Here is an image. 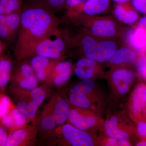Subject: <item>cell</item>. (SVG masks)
I'll list each match as a JSON object with an SVG mask.
<instances>
[{
	"label": "cell",
	"instance_id": "cell-12",
	"mask_svg": "<svg viewBox=\"0 0 146 146\" xmlns=\"http://www.w3.org/2000/svg\"><path fill=\"white\" fill-rule=\"evenodd\" d=\"M31 58L30 64L34 70L37 80L40 81L45 80L56 63L58 61L39 55L34 56Z\"/></svg>",
	"mask_w": 146,
	"mask_h": 146
},
{
	"label": "cell",
	"instance_id": "cell-20",
	"mask_svg": "<svg viewBox=\"0 0 146 146\" xmlns=\"http://www.w3.org/2000/svg\"><path fill=\"white\" fill-rule=\"evenodd\" d=\"M145 87L143 84H140L137 86L133 92L131 109L134 114L141 113L145 107L143 91Z\"/></svg>",
	"mask_w": 146,
	"mask_h": 146
},
{
	"label": "cell",
	"instance_id": "cell-10",
	"mask_svg": "<svg viewBox=\"0 0 146 146\" xmlns=\"http://www.w3.org/2000/svg\"><path fill=\"white\" fill-rule=\"evenodd\" d=\"M110 75L117 92L121 95L127 93L129 90V85L134 79L133 73L124 68L114 69L110 71Z\"/></svg>",
	"mask_w": 146,
	"mask_h": 146
},
{
	"label": "cell",
	"instance_id": "cell-33",
	"mask_svg": "<svg viewBox=\"0 0 146 146\" xmlns=\"http://www.w3.org/2000/svg\"><path fill=\"white\" fill-rule=\"evenodd\" d=\"M6 128L0 123V146H5L8 138Z\"/></svg>",
	"mask_w": 146,
	"mask_h": 146
},
{
	"label": "cell",
	"instance_id": "cell-34",
	"mask_svg": "<svg viewBox=\"0 0 146 146\" xmlns=\"http://www.w3.org/2000/svg\"><path fill=\"white\" fill-rule=\"evenodd\" d=\"M79 0H65L64 7L68 10H70L75 8L81 4Z\"/></svg>",
	"mask_w": 146,
	"mask_h": 146
},
{
	"label": "cell",
	"instance_id": "cell-28",
	"mask_svg": "<svg viewBox=\"0 0 146 146\" xmlns=\"http://www.w3.org/2000/svg\"><path fill=\"white\" fill-rule=\"evenodd\" d=\"M23 5V0H9L6 5L5 14L13 13H21Z\"/></svg>",
	"mask_w": 146,
	"mask_h": 146
},
{
	"label": "cell",
	"instance_id": "cell-37",
	"mask_svg": "<svg viewBox=\"0 0 146 146\" xmlns=\"http://www.w3.org/2000/svg\"><path fill=\"white\" fill-rule=\"evenodd\" d=\"M7 49V46L4 42L0 39V56Z\"/></svg>",
	"mask_w": 146,
	"mask_h": 146
},
{
	"label": "cell",
	"instance_id": "cell-30",
	"mask_svg": "<svg viewBox=\"0 0 146 146\" xmlns=\"http://www.w3.org/2000/svg\"><path fill=\"white\" fill-rule=\"evenodd\" d=\"M137 70L140 75L146 80V55H142L137 62Z\"/></svg>",
	"mask_w": 146,
	"mask_h": 146
},
{
	"label": "cell",
	"instance_id": "cell-45",
	"mask_svg": "<svg viewBox=\"0 0 146 146\" xmlns=\"http://www.w3.org/2000/svg\"><path fill=\"white\" fill-rule=\"evenodd\" d=\"M8 1L9 0H0V3H1L5 7L7 3H8Z\"/></svg>",
	"mask_w": 146,
	"mask_h": 146
},
{
	"label": "cell",
	"instance_id": "cell-40",
	"mask_svg": "<svg viewBox=\"0 0 146 146\" xmlns=\"http://www.w3.org/2000/svg\"><path fill=\"white\" fill-rule=\"evenodd\" d=\"M6 18V14H0V25L5 24Z\"/></svg>",
	"mask_w": 146,
	"mask_h": 146
},
{
	"label": "cell",
	"instance_id": "cell-14",
	"mask_svg": "<svg viewBox=\"0 0 146 146\" xmlns=\"http://www.w3.org/2000/svg\"><path fill=\"white\" fill-rule=\"evenodd\" d=\"M52 112L56 125H63L68 119L70 108L68 100L58 97L52 100L48 104Z\"/></svg>",
	"mask_w": 146,
	"mask_h": 146
},
{
	"label": "cell",
	"instance_id": "cell-43",
	"mask_svg": "<svg viewBox=\"0 0 146 146\" xmlns=\"http://www.w3.org/2000/svg\"><path fill=\"white\" fill-rule=\"evenodd\" d=\"M137 146H146V141H143L137 144Z\"/></svg>",
	"mask_w": 146,
	"mask_h": 146
},
{
	"label": "cell",
	"instance_id": "cell-26",
	"mask_svg": "<svg viewBox=\"0 0 146 146\" xmlns=\"http://www.w3.org/2000/svg\"><path fill=\"white\" fill-rule=\"evenodd\" d=\"M30 96L32 101L38 106H40L46 98V94L42 87H36L30 91Z\"/></svg>",
	"mask_w": 146,
	"mask_h": 146
},
{
	"label": "cell",
	"instance_id": "cell-8",
	"mask_svg": "<svg viewBox=\"0 0 146 146\" xmlns=\"http://www.w3.org/2000/svg\"><path fill=\"white\" fill-rule=\"evenodd\" d=\"M110 7V0H87L75 8L68 10L84 15L97 16L108 13Z\"/></svg>",
	"mask_w": 146,
	"mask_h": 146
},
{
	"label": "cell",
	"instance_id": "cell-19",
	"mask_svg": "<svg viewBox=\"0 0 146 146\" xmlns=\"http://www.w3.org/2000/svg\"><path fill=\"white\" fill-rule=\"evenodd\" d=\"M42 131L46 133H55L56 126L54 116L48 105H47L42 113L40 122Z\"/></svg>",
	"mask_w": 146,
	"mask_h": 146
},
{
	"label": "cell",
	"instance_id": "cell-3",
	"mask_svg": "<svg viewBox=\"0 0 146 146\" xmlns=\"http://www.w3.org/2000/svg\"><path fill=\"white\" fill-rule=\"evenodd\" d=\"M66 18L75 25L100 38L123 39L127 30L112 15L89 16L67 10Z\"/></svg>",
	"mask_w": 146,
	"mask_h": 146
},
{
	"label": "cell",
	"instance_id": "cell-25",
	"mask_svg": "<svg viewBox=\"0 0 146 146\" xmlns=\"http://www.w3.org/2000/svg\"><path fill=\"white\" fill-rule=\"evenodd\" d=\"M95 86L94 82L91 79L83 80L73 87L70 92H78L90 95Z\"/></svg>",
	"mask_w": 146,
	"mask_h": 146
},
{
	"label": "cell",
	"instance_id": "cell-44",
	"mask_svg": "<svg viewBox=\"0 0 146 146\" xmlns=\"http://www.w3.org/2000/svg\"><path fill=\"white\" fill-rule=\"evenodd\" d=\"M143 95L144 97V100H145V106L146 108V87L144 89L143 91Z\"/></svg>",
	"mask_w": 146,
	"mask_h": 146
},
{
	"label": "cell",
	"instance_id": "cell-2",
	"mask_svg": "<svg viewBox=\"0 0 146 146\" xmlns=\"http://www.w3.org/2000/svg\"><path fill=\"white\" fill-rule=\"evenodd\" d=\"M60 27L70 52H74L100 63L107 62L115 51L125 44L123 39L100 38L75 25L66 18Z\"/></svg>",
	"mask_w": 146,
	"mask_h": 146
},
{
	"label": "cell",
	"instance_id": "cell-1",
	"mask_svg": "<svg viewBox=\"0 0 146 146\" xmlns=\"http://www.w3.org/2000/svg\"><path fill=\"white\" fill-rule=\"evenodd\" d=\"M44 3L31 0L23 5L21 26L14 49L17 60L28 58L37 42L46 36L62 22Z\"/></svg>",
	"mask_w": 146,
	"mask_h": 146
},
{
	"label": "cell",
	"instance_id": "cell-9",
	"mask_svg": "<svg viewBox=\"0 0 146 146\" xmlns=\"http://www.w3.org/2000/svg\"><path fill=\"white\" fill-rule=\"evenodd\" d=\"M36 129L33 126L24 125L9 133L5 146L26 145L35 138Z\"/></svg>",
	"mask_w": 146,
	"mask_h": 146
},
{
	"label": "cell",
	"instance_id": "cell-5",
	"mask_svg": "<svg viewBox=\"0 0 146 146\" xmlns=\"http://www.w3.org/2000/svg\"><path fill=\"white\" fill-rule=\"evenodd\" d=\"M59 134L65 141L73 146H92L94 141L89 133L80 130L70 124L63 125L60 126Z\"/></svg>",
	"mask_w": 146,
	"mask_h": 146
},
{
	"label": "cell",
	"instance_id": "cell-16",
	"mask_svg": "<svg viewBox=\"0 0 146 146\" xmlns=\"http://www.w3.org/2000/svg\"><path fill=\"white\" fill-rule=\"evenodd\" d=\"M125 36L128 44L134 50L141 52L146 49V30L145 29L138 27L127 31Z\"/></svg>",
	"mask_w": 146,
	"mask_h": 146
},
{
	"label": "cell",
	"instance_id": "cell-17",
	"mask_svg": "<svg viewBox=\"0 0 146 146\" xmlns=\"http://www.w3.org/2000/svg\"><path fill=\"white\" fill-rule=\"evenodd\" d=\"M13 69V62L10 58L3 55L0 56V92L1 93L11 79Z\"/></svg>",
	"mask_w": 146,
	"mask_h": 146
},
{
	"label": "cell",
	"instance_id": "cell-35",
	"mask_svg": "<svg viewBox=\"0 0 146 146\" xmlns=\"http://www.w3.org/2000/svg\"><path fill=\"white\" fill-rule=\"evenodd\" d=\"M137 130L139 135L146 136V123L140 122L138 123L137 126Z\"/></svg>",
	"mask_w": 146,
	"mask_h": 146
},
{
	"label": "cell",
	"instance_id": "cell-4",
	"mask_svg": "<svg viewBox=\"0 0 146 146\" xmlns=\"http://www.w3.org/2000/svg\"><path fill=\"white\" fill-rule=\"evenodd\" d=\"M70 52L60 25L36 43L27 58L39 55L54 60H63L67 54Z\"/></svg>",
	"mask_w": 146,
	"mask_h": 146
},
{
	"label": "cell",
	"instance_id": "cell-38",
	"mask_svg": "<svg viewBox=\"0 0 146 146\" xmlns=\"http://www.w3.org/2000/svg\"><path fill=\"white\" fill-rule=\"evenodd\" d=\"M138 27L146 30V16L141 18L138 22Z\"/></svg>",
	"mask_w": 146,
	"mask_h": 146
},
{
	"label": "cell",
	"instance_id": "cell-23",
	"mask_svg": "<svg viewBox=\"0 0 146 146\" xmlns=\"http://www.w3.org/2000/svg\"><path fill=\"white\" fill-rule=\"evenodd\" d=\"M13 85L12 86H18L20 89L31 91L37 87L38 80L35 74L24 78L11 79Z\"/></svg>",
	"mask_w": 146,
	"mask_h": 146
},
{
	"label": "cell",
	"instance_id": "cell-18",
	"mask_svg": "<svg viewBox=\"0 0 146 146\" xmlns=\"http://www.w3.org/2000/svg\"><path fill=\"white\" fill-rule=\"evenodd\" d=\"M118 123V118L115 116L111 117L109 119L106 121L104 124L106 133L109 138L118 140H127L129 137V134L119 128Z\"/></svg>",
	"mask_w": 146,
	"mask_h": 146
},
{
	"label": "cell",
	"instance_id": "cell-36",
	"mask_svg": "<svg viewBox=\"0 0 146 146\" xmlns=\"http://www.w3.org/2000/svg\"><path fill=\"white\" fill-rule=\"evenodd\" d=\"M105 145L107 146H119V140L114 139V138H109V139H108Z\"/></svg>",
	"mask_w": 146,
	"mask_h": 146
},
{
	"label": "cell",
	"instance_id": "cell-39",
	"mask_svg": "<svg viewBox=\"0 0 146 146\" xmlns=\"http://www.w3.org/2000/svg\"><path fill=\"white\" fill-rule=\"evenodd\" d=\"M119 146H129L130 144L127 140H119Z\"/></svg>",
	"mask_w": 146,
	"mask_h": 146
},
{
	"label": "cell",
	"instance_id": "cell-15",
	"mask_svg": "<svg viewBox=\"0 0 146 146\" xmlns=\"http://www.w3.org/2000/svg\"><path fill=\"white\" fill-rule=\"evenodd\" d=\"M136 59L135 53L125 44L116 50L114 54L106 62H108L110 66L116 68L133 63Z\"/></svg>",
	"mask_w": 146,
	"mask_h": 146
},
{
	"label": "cell",
	"instance_id": "cell-27",
	"mask_svg": "<svg viewBox=\"0 0 146 146\" xmlns=\"http://www.w3.org/2000/svg\"><path fill=\"white\" fill-rule=\"evenodd\" d=\"M15 107L7 96L0 93V119Z\"/></svg>",
	"mask_w": 146,
	"mask_h": 146
},
{
	"label": "cell",
	"instance_id": "cell-22",
	"mask_svg": "<svg viewBox=\"0 0 146 146\" xmlns=\"http://www.w3.org/2000/svg\"><path fill=\"white\" fill-rule=\"evenodd\" d=\"M16 108L27 116L29 119H33L38 110V106L31 100H19L17 102Z\"/></svg>",
	"mask_w": 146,
	"mask_h": 146
},
{
	"label": "cell",
	"instance_id": "cell-32",
	"mask_svg": "<svg viewBox=\"0 0 146 146\" xmlns=\"http://www.w3.org/2000/svg\"><path fill=\"white\" fill-rule=\"evenodd\" d=\"M133 8L139 12L146 13V0H131Z\"/></svg>",
	"mask_w": 146,
	"mask_h": 146
},
{
	"label": "cell",
	"instance_id": "cell-21",
	"mask_svg": "<svg viewBox=\"0 0 146 146\" xmlns=\"http://www.w3.org/2000/svg\"><path fill=\"white\" fill-rule=\"evenodd\" d=\"M89 95L78 92H70L69 102L76 107L81 109H88L91 106V102Z\"/></svg>",
	"mask_w": 146,
	"mask_h": 146
},
{
	"label": "cell",
	"instance_id": "cell-46",
	"mask_svg": "<svg viewBox=\"0 0 146 146\" xmlns=\"http://www.w3.org/2000/svg\"><path fill=\"white\" fill-rule=\"evenodd\" d=\"M39 1L43 2L44 3H45V2H46V0H39Z\"/></svg>",
	"mask_w": 146,
	"mask_h": 146
},
{
	"label": "cell",
	"instance_id": "cell-11",
	"mask_svg": "<svg viewBox=\"0 0 146 146\" xmlns=\"http://www.w3.org/2000/svg\"><path fill=\"white\" fill-rule=\"evenodd\" d=\"M70 109L68 120L71 125L81 130L85 131L96 125V118L83 112V109L78 108Z\"/></svg>",
	"mask_w": 146,
	"mask_h": 146
},
{
	"label": "cell",
	"instance_id": "cell-42",
	"mask_svg": "<svg viewBox=\"0 0 146 146\" xmlns=\"http://www.w3.org/2000/svg\"><path fill=\"white\" fill-rule=\"evenodd\" d=\"M116 3H125L129 2L131 0H112Z\"/></svg>",
	"mask_w": 146,
	"mask_h": 146
},
{
	"label": "cell",
	"instance_id": "cell-41",
	"mask_svg": "<svg viewBox=\"0 0 146 146\" xmlns=\"http://www.w3.org/2000/svg\"><path fill=\"white\" fill-rule=\"evenodd\" d=\"M5 7L0 3V14H5Z\"/></svg>",
	"mask_w": 146,
	"mask_h": 146
},
{
	"label": "cell",
	"instance_id": "cell-24",
	"mask_svg": "<svg viewBox=\"0 0 146 146\" xmlns=\"http://www.w3.org/2000/svg\"><path fill=\"white\" fill-rule=\"evenodd\" d=\"M21 14L13 13L7 15L5 25L7 27L13 38L18 33L21 26Z\"/></svg>",
	"mask_w": 146,
	"mask_h": 146
},
{
	"label": "cell",
	"instance_id": "cell-7",
	"mask_svg": "<svg viewBox=\"0 0 146 146\" xmlns=\"http://www.w3.org/2000/svg\"><path fill=\"white\" fill-rule=\"evenodd\" d=\"M101 63L87 58H81L76 62L74 68V73L81 79H91L101 74Z\"/></svg>",
	"mask_w": 146,
	"mask_h": 146
},
{
	"label": "cell",
	"instance_id": "cell-6",
	"mask_svg": "<svg viewBox=\"0 0 146 146\" xmlns=\"http://www.w3.org/2000/svg\"><path fill=\"white\" fill-rule=\"evenodd\" d=\"M72 70V65L70 61L58 60L45 81L57 87L62 86L70 77Z\"/></svg>",
	"mask_w": 146,
	"mask_h": 146
},
{
	"label": "cell",
	"instance_id": "cell-13",
	"mask_svg": "<svg viewBox=\"0 0 146 146\" xmlns=\"http://www.w3.org/2000/svg\"><path fill=\"white\" fill-rule=\"evenodd\" d=\"M135 10L129 2L116 3L112 8V16L123 24L131 25L135 23L139 18Z\"/></svg>",
	"mask_w": 146,
	"mask_h": 146
},
{
	"label": "cell",
	"instance_id": "cell-29",
	"mask_svg": "<svg viewBox=\"0 0 146 146\" xmlns=\"http://www.w3.org/2000/svg\"><path fill=\"white\" fill-rule=\"evenodd\" d=\"M65 0H46L45 4L54 13L64 7Z\"/></svg>",
	"mask_w": 146,
	"mask_h": 146
},
{
	"label": "cell",
	"instance_id": "cell-31",
	"mask_svg": "<svg viewBox=\"0 0 146 146\" xmlns=\"http://www.w3.org/2000/svg\"><path fill=\"white\" fill-rule=\"evenodd\" d=\"M0 38L7 41H11L14 38L5 24L0 25Z\"/></svg>",
	"mask_w": 146,
	"mask_h": 146
}]
</instances>
